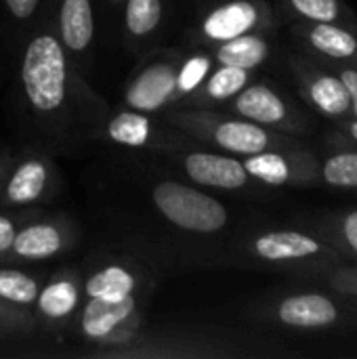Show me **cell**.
<instances>
[{
	"label": "cell",
	"mask_w": 357,
	"mask_h": 359,
	"mask_svg": "<svg viewBox=\"0 0 357 359\" xmlns=\"http://www.w3.org/2000/svg\"><path fill=\"white\" fill-rule=\"evenodd\" d=\"M67 57L61 40L38 34L29 40L21 61V84L27 103L40 116H55L67 101Z\"/></svg>",
	"instance_id": "6da1fadb"
},
{
	"label": "cell",
	"mask_w": 357,
	"mask_h": 359,
	"mask_svg": "<svg viewBox=\"0 0 357 359\" xmlns=\"http://www.w3.org/2000/svg\"><path fill=\"white\" fill-rule=\"evenodd\" d=\"M151 200L158 212L173 225L194 233H217L227 225L225 206L213 196L177 181L154 185Z\"/></svg>",
	"instance_id": "7a4b0ae2"
},
{
	"label": "cell",
	"mask_w": 357,
	"mask_h": 359,
	"mask_svg": "<svg viewBox=\"0 0 357 359\" xmlns=\"http://www.w3.org/2000/svg\"><path fill=\"white\" fill-rule=\"evenodd\" d=\"M177 65L156 61L141 69L126 88V103L143 114L162 109L177 95Z\"/></svg>",
	"instance_id": "3957f363"
},
{
	"label": "cell",
	"mask_w": 357,
	"mask_h": 359,
	"mask_svg": "<svg viewBox=\"0 0 357 359\" xmlns=\"http://www.w3.org/2000/svg\"><path fill=\"white\" fill-rule=\"evenodd\" d=\"M181 166L191 181L215 189H242L250 179L244 162L221 154L189 151L181 156Z\"/></svg>",
	"instance_id": "277c9868"
},
{
	"label": "cell",
	"mask_w": 357,
	"mask_h": 359,
	"mask_svg": "<svg viewBox=\"0 0 357 359\" xmlns=\"http://www.w3.org/2000/svg\"><path fill=\"white\" fill-rule=\"evenodd\" d=\"M206 124H210L208 133L215 145L223 147L229 154H238V156H252L265 149L276 147L282 139L274 137L271 133H267L261 124L250 122V120H206Z\"/></svg>",
	"instance_id": "5b68a950"
},
{
	"label": "cell",
	"mask_w": 357,
	"mask_h": 359,
	"mask_svg": "<svg viewBox=\"0 0 357 359\" xmlns=\"http://www.w3.org/2000/svg\"><path fill=\"white\" fill-rule=\"evenodd\" d=\"M137 313V299L128 294L120 301H103V299H88L82 309L80 328L82 334L90 341H112V337L128 324Z\"/></svg>",
	"instance_id": "8992f818"
},
{
	"label": "cell",
	"mask_w": 357,
	"mask_h": 359,
	"mask_svg": "<svg viewBox=\"0 0 357 359\" xmlns=\"http://www.w3.org/2000/svg\"><path fill=\"white\" fill-rule=\"evenodd\" d=\"M278 318L290 328L316 330L332 326L339 318V309L328 297L309 292L284 299L278 307Z\"/></svg>",
	"instance_id": "52a82bcc"
},
{
	"label": "cell",
	"mask_w": 357,
	"mask_h": 359,
	"mask_svg": "<svg viewBox=\"0 0 357 359\" xmlns=\"http://www.w3.org/2000/svg\"><path fill=\"white\" fill-rule=\"evenodd\" d=\"M261 11L250 0H231L217 6L202 21V32L208 40L225 42L236 36L248 34L259 25Z\"/></svg>",
	"instance_id": "ba28073f"
},
{
	"label": "cell",
	"mask_w": 357,
	"mask_h": 359,
	"mask_svg": "<svg viewBox=\"0 0 357 359\" xmlns=\"http://www.w3.org/2000/svg\"><path fill=\"white\" fill-rule=\"evenodd\" d=\"M252 248L257 257L271 263H284V261H301L320 255L324 248L322 244L301 231H269L259 236L252 242Z\"/></svg>",
	"instance_id": "9c48e42d"
},
{
	"label": "cell",
	"mask_w": 357,
	"mask_h": 359,
	"mask_svg": "<svg viewBox=\"0 0 357 359\" xmlns=\"http://www.w3.org/2000/svg\"><path fill=\"white\" fill-rule=\"evenodd\" d=\"M234 109L250 122L265 126H280L288 120L284 99L265 84L244 86L234 101Z\"/></svg>",
	"instance_id": "30bf717a"
},
{
	"label": "cell",
	"mask_w": 357,
	"mask_h": 359,
	"mask_svg": "<svg viewBox=\"0 0 357 359\" xmlns=\"http://www.w3.org/2000/svg\"><path fill=\"white\" fill-rule=\"evenodd\" d=\"M61 44L74 53H84L95 36V17L90 0H63L59 8Z\"/></svg>",
	"instance_id": "8fae6325"
},
{
	"label": "cell",
	"mask_w": 357,
	"mask_h": 359,
	"mask_svg": "<svg viewBox=\"0 0 357 359\" xmlns=\"http://www.w3.org/2000/svg\"><path fill=\"white\" fill-rule=\"evenodd\" d=\"M63 233L53 223H32L15 233L11 252L23 261H44L61 252Z\"/></svg>",
	"instance_id": "7c38bea8"
},
{
	"label": "cell",
	"mask_w": 357,
	"mask_h": 359,
	"mask_svg": "<svg viewBox=\"0 0 357 359\" xmlns=\"http://www.w3.org/2000/svg\"><path fill=\"white\" fill-rule=\"evenodd\" d=\"M244 168L248 177L265 183V185H286L292 181H299L301 175H307L305 168L299 166L297 158H290L282 151H259L244 160Z\"/></svg>",
	"instance_id": "4fadbf2b"
},
{
	"label": "cell",
	"mask_w": 357,
	"mask_h": 359,
	"mask_svg": "<svg viewBox=\"0 0 357 359\" xmlns=\"http://www.w3.org/2000/svg\"><path fill=\"white\" fill-rule=\"evenodd\" d=\"M48 185V166L40 158L23 160L6 183V200L15 206H25L42 198Z\"/></svg>",
	"instance_id": "5bb4252c"
},
{
	"label": "cell",
	"mask_w": 357,
	"mask_h": 359,
	"mask_svg": "<svg viewBox=\"0 0 357 359\" xmlns=\"http://www.w3.org/2000/svg\"><path fill=\"white\" fill-rule=\"evenodd\" d=\"M307 97L318 111L330 118L345 116L351 111V99L341 76L320 74L307 80Z\"/></svg>",
	"instance_id": "9a60e30c"
},
{
	"label": "cell",
	"mask_w": 357,
	"mask_h": 359,
	"mask_svg": "<svg viewBox=\"0 0 357 359\" xmlns=\"http://www.w3.org/2000/svg\"><path fill=\"white\" fill-rule=\"evenodd\" d=\"M269 57V44L259 34H242L231 40L221 42L217 48V59L221 65H234L242 69H255Z\"/></svg>",
	"instance_id": "2e32d148"
},
{
	"label": "cell",
	"mask_w": 357,
	"mask_h": 359,
	"mask_svg": "<svg viewBox=\"0 0 357 359\" xmlns=\"http://www.w3.org/2000/svg\"><path fill=\"white\" fill-rule=\"evenodd\" d=\"M135 288L137 278L122 265H105L99 271H95L84 284V292L88 299L93 297L103 301H120L133 294Z\"/></svg>",
	"instance_id": "e0dca14e"
},
{
	"label": "cell",
	"mask_w": 357,
	"mask_h": 359,
	"mask_svg": "<svg viewBox=\"0 0 357 359\" xmlns=\"http://www.w3.org/2000/svg\"><path fill=\"white\" fill-rule=\"evenodd\" d=\"M309 42L314 48L330 59H353L357 55V38L345 27L322 21L309 29Z\"/></svg>",
	"instance_id": "ac0fdd59"
},
{
	"label": "cell",
	"mask_w": 357,
	"mask_h": 359,
	"mask_svg": "<svg viewBox=\"0 0 357 359\" xmlns=\"http://www.w3.org/2000/svg\"><path fill=\"white\" fill-rule=\"evenodd\" d=\"M151 120L143 111H120L107 124V137L126 147H143L151 141Z\"/></svg>",
	"instance_id": "d6986e66"
},
{
	"label": "cell",
	"mask_w": 357,
	"mask_h": 359,
	"mask_svg": "<svg viewBox=\"0 0 357 359\" xmlns=\"http://www.w3.org/2000/svg\"><path fill=\"white\" fill-rule=\"evenodd\" d=\"M78 286L67 280V278H61V280H55L50 282L48 286H44L40 292H38V299H36V305H38V311L48 318V320H65L67 316L74 313L76 305H78Z\"/></svg>",
	"instance_id": "ffe728a7"
},
{
	"label": "cell",
	"mask_w": 357,
	"mask_h": 359,
	"mask_svg": "<svg viewBox=\"0 0 357 359\" xmlns=\"http://www.w3.org/2000/svg\"><path fill=\"white\" fill-rule=\"evenodd\" d=\"M126 29L133 38H145L162 21V0H126Z\"/></svg>",
	"instance_id": "44dd1931"
},
{
	"label": "cell",
	"mask_w": 357,
	"mask_h": 359,
	"mask_svg": "<svg viewBox=\"0 0 357 359\" xmlns=\"http://www.w3.org/2000/svg\"><path fill=\"white\" fill-rule=\"evenodd\" d=\"M40 292L38 282L15 269H0V301H6L11 305H32L36 303Z\"/></svg>",
	"instance_id": "7402d4cb"
},
{
	"label": "cell",
	"mask_w": 357,
	"mask_h": 359,
	"mask_svg": "<svg viewBox=\"0 0 357 359\" xmlns=\"http://www.w3.org/2000/svg\"><path fill=\"white\" fill-rule=\"evenodd\" d=\"M246 84H248V69L234 67V65H221L217 72H213L208 76L204 93L213 101H225V99L236 97Z\"/></svg>",
	"instance_id": "603a6c76"
},
{
	"label": "cell",
	"mask_w": 357,
	"mask_h": 359,
	"mask_svg": "<svg viewBox=\"0 0 357 359\" xmlns=\"http://www.w3.org/2000/svg\"><path fill=\"white\" fill-rule=\"evenodd\" d=\"M322 179L330 187L339 189H356L357 187V151H343L330 156L324 162Z\"/></svg>",
	"instance_id": "cb8c5ba5"
},
{
	"label": "cell",
	"mask_w": 357,
	"mask_h": 359,
	"mask_svg": "<svg viewBox=\"0 0 357 359\" xmlns=\"http://www.w3.org/2000/svg\"><path fill=\"white\" fill-rule=\"evenodd\" d=\"M210 72V57L208 55H194L177 69V93L189 95L194 93Z\"/></svg>",
	"instance_id": "d4e9b609"
},
{
	"label": "cell",
	"mask_w": 357,
	"mask_h": 359,
	"mask_svg": "<svg viewBox=\"0 0 357 359\" xmlns=\"http://www.w3.org/2000/svg\"><path fill=\"white\" fill-rule=\"evenodd\" d=\"M292 8L309 21L335 23L341 15L339 0H290Z\"/></svg>",
	"instance_id": "484cf974"
},
{
	"label": "cell",
	"mask_w": 357,
	"mask_h": 359,
	"mask_svg": "<svg viewBox=\"0 0 357 359\" xmlns=\"http://www.w3.org/2000/svg\"><path fill=\"white\" fill-rule=\"evenodd\" d=\"M4 4L15 19H29L36 13L40 0H4Z\"/></svg>",
	"instance_id": "4316f807"
},
{
	"label": "cell",
	"mask_w": 357,
	"mask_h": 359,
	"mask_svg": "<svg viewBox=\"0 0 357 359\" xmlns=\"http://www.w3.org/2000/svg\"><path fill=\"white\" fill-rule=\"evenodd\" d=\"M15 223L6 217H0V257L11 252L13 240H15Z\"/></svg>",
	"instance_id": "83f0119b"
},
{
	"label": "cell",
	"mask_w": 357,
	"mask_h": 359,
	"mask_svg": "<svg viewBox=\"0 0 357 359\" xmlns=\"http://www.w3.org/2000/svg\"><path fill=\"white\" fill-rule=\"evenodd\" d=\"M343 238H345V244L353 250L357 255V210L349 212L345 219H343Z\"/></svg>",
	"instance_id": "f1b7e54d"
},
{
	"label": "cell",
	"mask_w": 357,
	"mask_h": 359,
	"mask_svg": "<svg viewBox=\"0 0 357 359\" xmlns=\"http://www.w3.org/2000/svg\"><path fill=\"white\" fill-rule=\"evenodd\" d=\"M339 76L347 86V93H349V99H351V111L357 118V72L356 69H343Z\"/></svg>",
	"instance_id": "f546056e"
},
{
	"label": "cell",
	"mask_w": 357,
	"mask_h": 359,
	"mask_svg": "<svg viewBox=\"0 0 357 359\" xmlns=\"http://www.w3.org/2000/svg\"><path fill=\"white\" fill-rule=\"evenodd\" d=\"M2 320H8V322H13V324H19L21 326V316H17L15 311H11L8 307H2L0 305V322Z\"/></svg>",
	"instance_id": "4dcf8cb0"
},
{
	"label": "cell",
	"mask_w": 357,
	"mask_h": 359,
	"mask_svg": "<svg viewBox=\"0 0 357 359\" xmlns=\"http://www.w3.org/2000/svg\"><path fill=\"white\" fill-rule=\"evenodd\" d=\"M347 133H349V137L353 139L357 143V118L353 122H349V126H347Z\"/></svg>",
	"instance_id": "1f68e13d"
},
{
	"label": "cell",
	"mask_w": 357,
	"mask_h": 359,
	"mask_svg": "<svg viewBox=\"0 0 357 359\" xmlns=\"http://www.w3.org/2000/svg\"><path fill=\"white\" fill-rule=\"evenodd\" d=\"M109 2H120V0H109Z\"/></svg>",
	"instance_id": "d6a6232c"
}]
</instances>
